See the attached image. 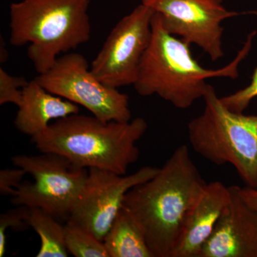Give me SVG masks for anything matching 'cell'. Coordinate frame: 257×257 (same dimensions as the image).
I'll list each match as a JSON object with an SVG mask.
<instances>
[{
  "label": "cell",
  "instance_id": "obj_1",
  "mask_svg": "<svg viewBox=\"0 0 257 257\" xmlns=\"http://www.w3.org/2000/svg\"><path fill=\"white\" fill-rule=\"evenodd\" d=\"M206 182L189 147H177L156 175L130 189L123 207L145 235L154 257H172L194 201Z\"/></svg>",
  "mask_w": 257,
  "mask_h": 257
},
{
  "label": "cell",
  "instance_id": "obj_2",
  "mask_svg": "<svg viewBox=\"0 0 257 257\" xmlns=\"http://www.w3.org/2000/svg\"><path fill=\"white\" fill-rule=\"evenodd\" d=\"M151 42L145 52L133 84L140 96L157 95L177 109L190 107L203 98L208 79L239 77L240 63L249 53L256 31L248 35L232 62L222 68L208 69L193 57L190 44L166 31L160 15L152 19Z\"/></svg>",
  "mask_w": 257,
  "mask_h": 257
},
{
  "label": "cell",
  "instance_id": "obj_3",
  "mask_svg": "<svg viewBox=\"0 0 257 257\" xmlns=\"http://www.w3.org/2000/svg\"><path fill=\"white\" fill-rule=\"evenodd\" d=\"M147 128L142 117L104 122L93 115L74 114L56 120L31 140L41 153L57 154L88 170L124 175L140 158L138 143Z\"/></svg>",
  "mask_w": 257,
  "mask_h": 257
},
{
  "label": "cell",
  "instance_id": "obj_4",
  "mask_svg": "<svg viewBox=\"0 0 257 257\" xmlns=\"http://www.w3.org/2000/svg\"><path fill=\"white\" fill-rule=\"evenodd\" d=\"M89 0H21L10 8V44H30L29 59L39 74L62 54L89 41Z\"/></svg>",
  "mask_w": 257,
  "mask_h": 257
},
{
  "label": "cell",
  "instance_id": "obj_5",
  "mask_svg": "<svg viewBox=\"0 0 257 257\" xmlns=\"http://www.w3.org/2000/svg\"><path fill=\"white\" fill-rule=\"evenodd\" d=\"M203 99L204 111L187 127L193 150L214 165H232L246 187L257 189V114L230 110L209 84Z\"/></svg>",
  "mask_w": 257,
  "mask_h": 257
},
{
  "label": "cell",
  "instance_id": "obj_6",
  "mask_svg": "<svg viewBox=\"0 0 257 257\" xmlns=\"http://www.w3.org/2000/svg\"><path fill=\"white\" fill-rule=\"evenodd\" d=\"M12 162L33 178L19 186L11 197L12 204L38 208L60 222H67L87 182L89 170L55 153L16 155Z\"/></svg>",
  "mask_w": 257,
  "mask_h": 257
},
{
  "label": "cell",
  "instance_id": "obj_7",
  "mask_svg": "<svg viewBox=\"0 0 257 257\" xmlns=\"http://www.w3.org/2000/svg\"><path fill=\"white\" fill-rule=\"evenodd\" d=\"M35 79L49 92L83 106L104 122L131 120L128 96L101 82L81 54L60 56L47 72Z\"/></svg>",
  "mask_w": 257,
  "mask_h": 257
},
{
  "label": "cell",
  "instance_id": "obj_8",
  "mask_svg": "<svg viewBox=\"0 0 257 257\" xmlns=\"http://www.w3.org/2000/svg\"><path fill=\"white\" fill-rule=\"evenodd\" d=\"M155 14V10L142 3L115 25L91 65L101 82L115 89L135 84L151 42Z\"/></svg>",
  "mask_w": 257,
  "mask_h": 257
},
{
  "label": "cell",
  "instance_id": "obj_9",
  "mask_svg": "<svg viewBox=\"0 0 257 257\" xmlns=\"http://www.w3.org/2000/svg\"><path fill=\"white\" fill-rule=\"evenodd\" d=\"M160 15L166 31L200 47L211 60L224 57L222 23L239 13L228 10L222 0H142Z\"/></svg>",
  "mask_w": 257,
  "mask_h": 257
},
{
  "label": "cell",
  "instance_id": "obj_10",
  "mask_svg": "<svg viewBox=\"0 0 257 257\" xmlns=\"http://www.w3.org/2000/svg\"><path fill=\"white\" fill-rule=\"evenodd\" d=\"M158 170L157 167L146 166L131 175H121L89 169L87 182L66 223L87 230L103 241L128 191L150 180Z\"/></svg>",
  "mask_w": 257,
  "mask_h": 257
},
{
  "label": "cell",
  "instance_id": "obj_11",
  "mask_svg": "<svg viewBox=\"0 0 257 257\" xmlns=\"http://www.w3.org/2000/svg\"><path fill=\"white\" fill-rule=\"evenodd\" d=\"M229 188V202L199 257H257V213L243 200L239 187Z\"/></svg>",
  "mask_w": 257,
  "mask_h": 257
},
{
  "label": "cell",
  "instance_id": "obj_12",
  "mask_svg": "<svg viewBox=\"0 0 257 257\" xmlns=\"http://www.w3.org/2000/svg\"><path fill=\"white\" fill-rule=\"evenodd\" d=\"M229 187L219 181L206 183L189 209L172 257H199L229 202Z\"/></svg>",
  "mask_w": 257,
  "mask_h": 257
},
{
  "label": "cell",
  "instance_id": "obj_13",
  "mask_svg": "<svg viewBox=\"0 0 257 257\" xmlns=\"http://www.w3.org/2000/svg\"><path fill=\"white\" fill-rule=\"evenodd\" d=\"M18 107L15 127L31 138L45 131L53 120L79 112L77 104L49 92L35 79L24 88Z\"/></svg>",
  "mask_w": 257,
  "mask_h": 257
},
{
  "label": "cell",
  "instance_id": "obj_14",
  "mask_svg": "<svg viewBox=\"0 0 257 257\" xmlns=\"http://www.w3.org/2000/svg\"><path fill=\"white\" fill-rule=\"evenodd\" d=\"M103 243L108 257H154L143 229L123 206Z\"/></svg>",
  "mask_w": 257,
  "mask_h": 257
},
{
  "label": "cell",
  "instance_id": "obj_15",
  "mask_svg": "<svg viewBox=\"0 0 257 257\" xmlns=\"http://www.w3.org/2000/svg\"><path fill=\"white\" fill-rule=\"evenodd\" d=\"M28 224L40 239L37 257H67L64 226L53 216L38 208H30Z\"/></svg>",
  "mask_w": 257,
  "mask_h": 257
},
{
  "label": "cell",
  "instance_id": "obj_16",
  "mask_svg": "<svg viewBox=\"0 0 257 257\" xmlns=\"http://www.w3.org/2000/svg\"><path fill=\"white\" fill-rule=\"evenodd\" d=\"M64 243L67 251L75 257H108L104 243L90 231L66 223Z\"/></svg>",
  "mask_w": 257,
  "mask_h": 257
},
{
  "label": "cell",
  "instance_id": "obj_17",
  "mask_svg": "<svg viewBox=\"0 0 257 257\" xmlns=\"http://www.w3.org/2000/svg\"><path fill=\"white\" fill-rule=\"evenodd\" d=\"M30 208L25 206H15L0 215V257L6 251L7 231L11 229L21 231L29 227L28 216Z\"/></svg>",
  "mask_w": 257,
  "mask_h": 257
},
{
  "label": "cell",
  "instance_id": "obj_18",
  "mask_svg": "<svg viewBox=\"0 0 257 257\" xmlns=\"http://www.w3.org/2000/svg\"><path fill=\"white\" fill-rule=\"evenodd\" d=\"M24 77H17L8 74L0 68V104H13L19 106L23 99L24 88L29 84Z\"/></svg>",
  "mask_w": 257,
  "mask_h": 257
},
{
  "label": "cell",
  "instance_id": "obj_19",
  "mask_svg": "<svg viewBox=\"0 0 257 257\" xmlns=\"http://www.w3.org/2000/svg\"><path fill=\"white\" fill-rule=\"evenodd\" d=\"M257 96V67L251 76V82L243 89L229 95L221 97V100L228 109L236 112H243L250 102Z\"/></svg>",
  "mask_w": 257,
  "mask_h": 257
},
{
  "label": "cell",
  "instance_id": "obj_20",
  "mask_svg": "<svg viewBox=\"0 0 257 257\" xmlns=\"http://www.w3.org/2000/svg\"><path fill=\"white\" fill-rule=\"evenodd\" d=\"M27 172L20 167L3 169L0 171V193L3 196L12 197L19 186L23 183Z\"/></svg>",
  "mask_w": 257,
  "mask_h": 257
},
{
  "label": "cell",
  "instance_id": "obj_21",
  "mask_svg": "<svg viewBox=\"0 0 257 257\" xmlns=\"http://www.w3.org/2000/svg\"><path fill=\"white\" fill-rule=\"evenodd\" d=\"M239 192L243 200L257 213V189L249 187H239Z\"/></svg>",
  "mask_w": 257,
  "mask_h": 257
},
{
  "label": "cell",
  "instance_id": "obj_22",
  "mask_svg": "<svg viewBox=\"0 0 257 257\" xmlns=\"http://www.w3.org/2000/svg\"><path fill=\"white\" fill-rule=\"evenodd\" d=\"M9 58V52L6 48L4 40L1 37V42H0V62L1 64L5 63Z\"/></svg>",
  "mask_w": 257,
  "mask_h": 257
},
{
  "label": "cell",
  "instance_id": "obj_23",
  "mask_svg": "<svg viewBox=\"0 0 257 257\" xmlns=\"http://www.w3.org/2000/svg\"><path fill=\"white\" fill-rule=\"evenodd\" d=\"M250 14H252L253 15H255V16H257V10H256V11H252V12H250Z\"/></svg>",
  "mask_w": 257,
  "mask_h": 257
}]
</instances>
